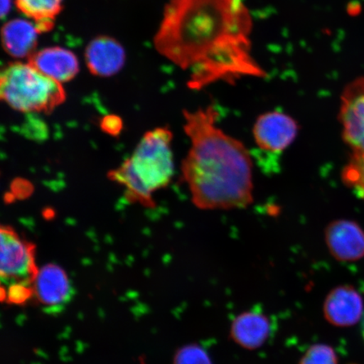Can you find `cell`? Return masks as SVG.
<instances>
[{
    "label": "cell",
    "instance_id": "1",
    "mask_svg": "<svg viewBox=\"0 0 364 364\" xmlns=\"http://www.w3.org/2000/svg\"><path fill=\"white\" fill-rule=\"evenodd\" d=\"M252 22L243 0H170L154 44L189 72V87L265 76L252 53Z\"/></svg>",
    "mask_w": 364,
    "mask_h": 364
},
{
    "label": "cell",
    "instance_id": "2",
    "mask_svg": "<svg viewBox=\"0 0 364 364\" xmlns=\"http://www.w3.org/2000/svg\"><path fill=\"white\" fill-rule=\"evenodd\" d=\"M184 117L191 148L182 173L193 203L206 210L249 206L253 202V181L247 149L217 126L215 107L186 112Z\"/></svg>",
    "mask_w": 364,
    "mask_h": 364
},
{
    "label": "cell",
    "instance_id": "3",
    "mask_svg": "<svg viewBox=\"0 0 364 364\" xmlns=\"http://www.w3.org/2000/svg\"><path fill=\"white\" fill-rule=\"evenodd\" d=\"M171 141L169 129L162 127L149 131L133 156L109 175L112 181L124 186L132 201L152 206L153 193L170 183L174 175Z\"/></svg>",
    "mask_w": 364,
    "mask_h": 364
},
{
    "label": "cell",
    "instance_id": "4",
    "mask_svg": "<svg viewBox=\"0 0 364 364\" xmlns=\"http://www.w3.org/2000/svg\"><path fill=\"white\" fill-rule=\"evenodd\" d=\"M2 101L24 113L50 112L65 101L63 84L43 74L30 62H13L0 76Z\"/></svg>",
    "mask_w": 364,
    "mask_h": 364
},
{
    "label": "cell",
    "instance_id": "5",
    "mask_svg": "<svg viewBox=\"0 0 364 364\" xmlns=\"http://www.w3.org/2000/svg\"><path fill=\"white\" fill-rule=\"evenodd\" d=\"M0 241L2 284L6 287L13 284L33 285L39 270L35 261V245L21 238L9 226L1 227Z\"/></svg>",
    "mask_w": 364,
    "mask_h": 364
},
{
    "label": "cell",
    "instance_id": "6",
    "mask_svg": "<svg viewBox=\"0 0 364 364\" xmlns=\"http://www.w3.org/2000/svg\"><path fill=\"white\" fill-rule=\"evenodd\" d=\"M338 118L344 142L353 153L364 154V77L344 88Z\"/></svg>",
    "mask_w": 364,
    "mask_h": 364
},
{
    "label": "cell",
    "instance_id": "7",
    "mask_svg": "<svg viewBox=\"0 0 364 364\" xmlns=\"http://www.w3.org/2000/svg\"><path fill=\"white\" fill-rule=\"evenodd\" d=\"M297 122L287 114L270 112L259 117L253 127L257 147L271 154H279L288 149L297 136Z\"/></svg>",
    "mask_w": 364,
    "mask_h": 364
},
{
    "label": "cell",
    "instance_id": "8",
    "mask_svg": "<svg viewBox=\"0 0 364 364\" xmlns=\"http://www.w3.org/2000/svg\"><path fill=\"white\" fill-rule=\"evenodd\" d=\"M326 242L332 257L340 262H355L364 257V231L357 223L339 220L326 227Z\"/></svg>",
    "mask_w": 364,
    "mask_h": 364
},
{
    "label": "cell",
    "instance_id": "9",
    "mask_svg": "<svg viewBox=\"0 0 364 364\" xmlns=\"http://www.w3.org/2000/svg\"><path fill=\"white\" fill-rule=\"evenodd\" d=\"M34 297L48 307L62 306L70 299L72 287L65 270L56 264H47L38 270L33 284Z\"/></svg>",
    "mask_w": 364,
    "mask_h": 364
},
{
    "label": "cell",
    "instance_id": "10",
    "mask_svg": "<svg viewBox=\"0 0 364 364\" xmlns=\"http://www.w3.org/2000/svg\"><path fill=\"white\" fill-rule=\"evenodd\" d=\"M363 313L361 295L351 286H339L331 291L324 304V315L331 324L346 327L360 321Z\"/></svg>",
    "mask_w": 364,
    "mask_h": 364
},
{
    "label": "cell",
    "instance_id": "11",
    "mask_svg": "<svg viewBox=\"0 0 364 364\" xmlns=\"http://www.w3.org/2000/svg\"><path fill=\"white\" fill-rule=\"evenodd\" d=\"M44 75L63 84L75 79L80 70L79 60L74 53L60 47L46 48L36 51L28 58Z\"/></svg>",
    "mask_w": 364,
    "mask_h": 364
},
{
    "label": "cell",
    "instance_id": "12",
    "mask_svg": "<svg viewBox=\"0 0 364 364\" xmlns=\"http://www.w3.org/2000/svg\"><path fill=\"white\" fill-rule=\"evenodd\" d=\"M85 61L93 75L111 76L124 66L125 52L117 41L108 36H99L86 48Z\"/></svg>",
    "mask_w": 364,
    "mask_h": 364
},
{
    "label": "cell",
    "instance_id": "13",
    "mask_svg": "<svg viewBox=\"0 0 364 364\" xmlns=\"http://www.w3.org/2000/svg\"><path fill=\"white\" fill-rule=\"evenodd\" d=\"M271 331V322L267 316L257 311H248L235 318L230 335L241 347L253 350L266 343Z\"/></svg>",
    "mask_w": 364,
    "mask_h": 364
},
{
    "label": "cell",
    "instance_id": "14",
    "mask_svg": "<svg viewBox=\"0 0 364 364\" xmlns=\"http://www.w3.org/2000/svg\"><path fill=\"white\" fill-rule=\"evenodd\" d=\"M39 31L35 24L21 19L8 21L2 29V43L8 54L27 58L36 52Z\"/></svg>",
    "mask_w": 364,
    "mask_h": 364
},
{
    "label": "cell",
    "instance_id": "15",
    "mask_svg": "<svg viewBox=\"0 0 364 364\" xmlns=\"http://www.w3.org/2000/svg\"><path fill=\"white\" fill-rule=\"evenodd\" d=\"M15 2L18 10L34 21L41 33L52 28L62 11L63 0H15Z\"/></svg>",
    "mask_w": 364,
    "mask_h": 364
},
{
    "label": "cell",
    "instance_id": "16",
    "mask_svg": "<svg viewBox=\"0 0 364 364\" xmlns=\"http://www.w3.org/2000/svg\"><path fill=\"white\" fill-rule=\"evenodd\" d=\"M341 177L344 184L364 201V154H352Z\"/></svg>",
    "mask_w": 364,
    "mask_h": 364
},
{
    "label": "cell",
    "instance_id": "17",
    "mask_svg": "<svg viewBox=\"0 0 364 364\" xmlns=\"http://www.w3.org/2000/svg\"><path fill=\"white\" fill-rule=\"evenodd\" d=\"M300 364H338V357L330 346L316 344L304 354Z\"/></svg>",
    "mask_w": 364,
    "mask_h": 364
},
{
    "label": "cell",
    "instance_id": "18",
    "mask_svg": "<svg viewBox=\"0 0 364 364\" xmlns=\"http://www.w3.org/2000/svg\"><path fill=\"white\" fill-rule=\"evenodd\" d=\"M174 364H213L211 358L198 345H186L176 352Z\"/></svg>",
    "mask_w": 364,
    "mask_h": 364
},
{
    "label": "cell",
    "instance_id": "19",
    "mask_svg": "<svg viewBox=\"0 0 364 364\" xmlns=\"http://www.w3.org/2000/svg\"><path fill=\"white\" fill-rule=\"evenodd\" d=\"M6 293V296L2 299H6L8 304H26L27 301L34 297V290L33 285L26 284H13L7 286V290H2Z\"/></svg>",
    "mask_w": 364,
    "mask_h": 364
},
{
    "label": "cell",
    "instance_id": "20",
    "mask_svg": "<svg viewBox=\"0 0 364 364\" xmlns=\"http://www.w3.org/2000/svg\"><path fill=\"white\" fill-rule=\"evenodd\" d=\"M102 129L110 135H118L122 129V122L120 117L117 116H107L102 122Z\"/></svg>",
    "mask_w": 364,
    "mask_h": 364
},
{
    "label": "cell",
    "instance_id": "21",
    "mask_svg": "<svg viewBox=\"0 0 364 364\" xmlns=\"http://www.w3.org/2000/svg\"><path fill=\"white\" fill-rule=\"evenodd\" d=\"M11 0H2V16L6 15V12L10 10Z\"/></svg>",
    "mask_w": 364,
    "mask_h": 364
}]
</instances>
